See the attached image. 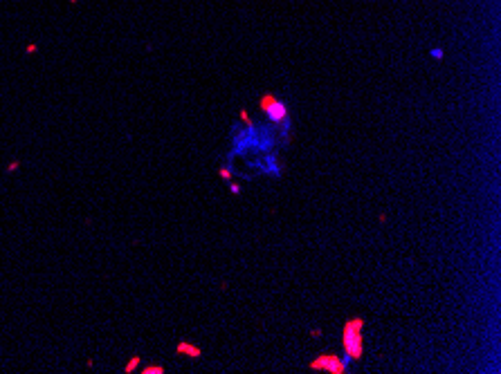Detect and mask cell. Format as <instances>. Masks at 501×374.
Wrapping results in <instances>:
<instances>
[{"mask_svg": "<svg viewBox=\"0 0 501 374\" xmlns=\"http://www.w3.org/2000/svg\"><path fill=\"white\" fill-rule=\"evenodd\" d=\"M178 354H184V356H191V359H198V356L202 354L200 352V348H196V345H191V343H178Z\"/></svg>", "mask_w": 501, "mask_h": 374, "instance_id": "obj_4", "label": "cell"}, {"mask_svg": "<svg viewBox=\"0 0 501 374\" xmlns=\"http://www.w3.org/2000/svg\"><path fill=\"white\" fill-rule=\"evenodd\" d=\"M16 168H20V162H11L9 166H7V173H14Z\"/></svg>", "mask_w": 501, "mask_h": 374, "instance_id": "obj_7", "label": "cell"}, {"mask_svg": "<svg viewBox=\"0 0 501 374\" xmlns=\"http://www.w3.org/2000/svg\"><path fill=\"white\" fill-rule=\"evenodd\" d=\"M25 52H27V54H34V52H36V45L30 43V45H27V47H25Z\"/></svg>", "mask_w": 501, "mask_h": 374, "instance_id": "obj_9", "label": "cell"}, {"mask_svg": "<svg viewBox=\"0 0 501 374\" xmlns=\"http://www.w3.org/2000/svg\"><path fill=\"white\" fill-rule=\"evenodd\" d=\"M142 372L144 374H164V367L162 365H146Z\"/></svg>", "mask_w": 501, "mask_h": 374, "instance_id": "obj_6", "label": "cell"}, {"mask_svg": "<svg viewBox=\"0 0 501 374\" xmlns=\"http://www.w3.org/2000/svg\"><path fill=\"white\" fill-rule=\"evenodd\" d=\"M72 3H77V0H72Z\"/></svg>", "mask_w": 501, "mask_h": 374, "instance_id": "obj_11", "label": "cell"}, {"mask_svg": "<svg viewBox=\"0 0 501 374\" xmlns=\"http://www.w3.org/2000/svg\"><path fill=\"white\" fill-rule=\"evenodd\" d=\"M221 177H223V179H229V177H232V173H229V168H223V171H221Z\"/></svg>", "mask_w": 501, "mask_h": 374, "instance_id": "obj_8", "label": "cell"}, {"mask_svg": "<svg viewBox=\"0 0 501 374\" xmlns=\"http://www.w3.org/2000/svg\"><path fill=\"white\" fill-rule=\"evenodd\" d=\"M261 110L266 112V117L272 123H283L285 117H288V108H285V103H283V101H279L277 96H272V94H266L261 99Z\"/></svg>", "mask_w": 501, "mask_h": 374, "instance_id": "obj_2", "label": "cell"}, {"mask_svg": "<svg viewBox=\"0 0 501 374\" xmlns=\"http://www.w3.org/2000/svg\"><path fill=\"white\" fill-rule=\"evenodd\" d=\"M362 330H364V320L362 318H351L344 325V332H342V345H344L346 359H362V352H364Z\"/></svg>", "mask_w": 501, "mask_h": 374, "instance_id": "obj_1", "label": "cell"}, {"mask_svg": "<svg viewBox=\"0 0 501 374\" xmlns=\"http://www.w3.org/2000/svg\"><path fill=\"white\" fill-rule=\"evenodd\" d=\"M232 193H234V195H238V193H241V186H238V184H232Z\"/></svg>", "mask_w": 501, "mask_h": 374, "instance_id": "obj_10", "label": "cell"}, {"mask_svg": "<svg viewBox=\"0 0 501 374\" xmlns=\"http://www.w3.org/2000/svg\"><path fill=\"white\" fill-rule=\"evenodd\" d=\"M137 365H139V356H133V359L126 363V367H124V372L131 374V372H135V367H137Z\"/></svg>", "mask_w": 501, "mask_h": 374, "instance_id": "obj_5", "label": "cell"}, {"mask_svg": "<svg viewBox=\"0 0 501 374\" xmlns=\"http://www.w3.org/2000/svg\"><path fill=\"white\" fill-rule=\"evenodd\" d=\"M346 363H348V361L337 359L335 354H322L311 363V370L330 372V374H344L346 372Z\"/></svg>", "mask_w": 501, "mask_h": 374, "instance_id": "obj_3", "label": "cell"}]
</instances>
